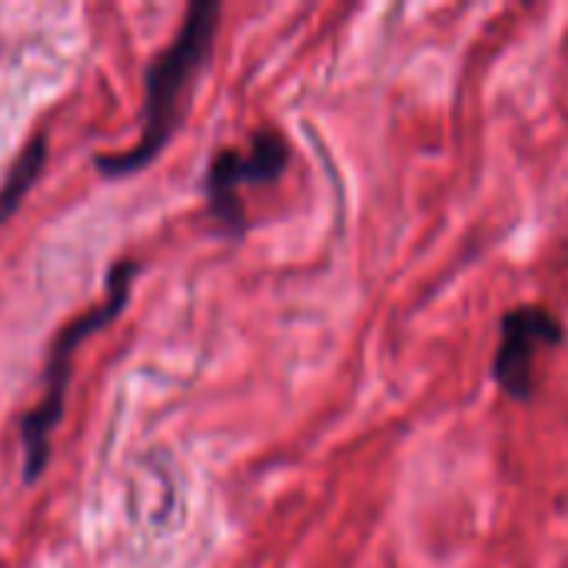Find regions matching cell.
<instances>
[{"label":"cell","mask_w":568,"mask_h":568,"mask_svg":"<svg viewBox=\"0 0 568 568\" xmlns=\"http://www.w3.org/2000/svg\"><path fill=\"white\" fill-rule=\"evenodd\" d=\"M220 3L196 0L186 7L176 37L146 63L143 73V126L130 150L100 153L97 170L110 180L146 170L173 140L186 116V100L196 87L200 70L210 63L216 30H220Z\"/></svg>","instance_id":"1"},{"label":"cell","mask_w":568,"mask_h":568,"mask_svg":"<svg viewBox=\"0 0 568 568\" xmlns=\"http://www.w3.org/2000/svg\"><path fill=\"white\" fill-rule=\"evenodd\" d=\"M136 263L133 260H120L110 266L106 273V293L97 306L83 310L80 316H73L50 343V359H47V373H43V393L40 403L20 419V446H23V483H37L40 473L50 463V439L60 426L63 406H67V386H70V369H73V353L77 346L103 329L126 303H130V290L136 280Z\"/></svg>","instance_id":"2"},{"label":"cell","mask_w":568,"mask_h":568,"mask_svg":"<svg viewBox=\"0 0 568 568\" xmlns=\"http://www.w3.org/2000/svg\"><path fill=\"white\" fill-rule=\"evenodd\" d=\"M290 166V143L280 130H260L246 146H226L210 160L206 170V206L226 236L246 233V186H270Z\"/></svg>","instance_id":"3"},{"label":"cell","mask_w":568,"mask_h":568,"mask_svg":"<svg viewBox=\"0 0 568 568\" xmlns=\"http://www.w3.org/2000/svg\"><path fill=\"white\" fill-rule=\"evenodd\" d=\"M566 329L546 306L526 303L503 316L499 346L493 356V383L516 403H529L539 393V359L562 346Z\"/></svg>","instance_id":"4"},{"label":"cell","mask_w":568,"mask_h":568,"mask_svg":"<svg viewBox=\"0 0 568 568\" xmlns=\"http://www.w3.org/2000/svg\"><path fill=\"white\" fill-rule=\"evenodd\" d=\"M43 163H47V136H33V140L23 146V153L17 156L13 170L7 173V180H3V186H0V223L10 220V216L17 213L20 200H23V196L30 193V186L37 183Z\"/></svg>","instance_id":"5"}]
</instances>
